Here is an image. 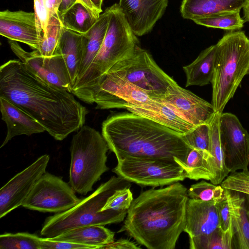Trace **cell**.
<instances>
[{"label":"cell","mask_w":249,"mask_h":249,"mask_svg":"<svg viewBox=\"0 0 249 249\" xmlns=\"http://www.w3.org/2000/svg\"><path fill=\"white\" fill-rule=\"evenodd\" d=\"M0 96L27 112L57 141L79 130L89 113L71 92L46 81L19 59L0 66Z\"/></svg>","instance_id":"obj_1"},{"label":"cell","mask_w":249,"mask_h":249,"mask_svg":"<svg viewBox=\"0 0 249 249\" xmlns=\"http://www.w3.org/2000/svg\"><path fill=\"white\" fill-rule=\"evenodd\" d=\"M187 191L179 181L143 192L133 200L118 232L126 231L148 249H175L185 226Z\"/></svg>","instance_id":"obj_2"},{"label":"cell","mask_w":249,"mask_h":249,"mask_svg":"<svg viewBox=\"0 0 249 249\" xmlns=\"http://www.w3.org/2000/svg\"><path fill=\"white\" fill-rule=\"evenodd\" d=\"M102 135L117 160L133 157L184 162L191 149L182 134L130 112L108 117Z\"/></svg>","instance_id":"obj_3"},{"label":"cell","mask_w":249,"mask_h":249,"mask_svg":"<svg viewBox=\"0 0 249 249\" xmlns=\"http://www.w3.org/2000/svg\"><path fill=\"white\" fill-rule=\"evenodd\" d=\"M111 14L101 47L90 66L74 84L71 93L88 104L94 103L93 95L103 76L115 64L129 56L139 46L126 19L116 3Z\"/></svg>","instance_id":"obj_4"},{"label":"cell","mask_w":249,"mask_h":249,"mask_svg":"<svg viewBox=\"0 0 249 249\" xmlns=\"http://www.w3.org/2000/svg\"><path fill=\"white\" fill-rule=\"evenodd\" d=\"M130 186V182L119 176H112L74 207L47 217L40 231L41 235L52 238L78 227L91 225L105 226L122 222L128 210H101L115 192Z\"/></svg>","instance_id":"obj_5"},{"label":"cell","mask_w":249,"mask_h":249,"mask_svg":"<svg viewBox=\"0 0 249 249\" xmlns=\"http://www.w3.org/2000/svg\"><path fill=\"white\" fill-rule=\"evenodd\" d=\"M216 45L212 104L221 114L249 70V38L243 31H230Z\"/></svg>","instance_id":"obj_6"},{"label":"cell","mask_w":249,"mask_h":249,"mask_svg":"<svg viewBox=\"0 0 249 249\" xmlns=\"http://www.w3.org/2000/svg\"><path fill=\"white\" fill-rule=\"evenodd\" d=\"M108 149L102 135L90 126L83 125L73 135L69 183L75 193L86 195L93 190V185L108 170Z\"/></svg>","instance_id":"obj_7"},{"label":"cell","mask_w":249,"mask_h":249,"mask_svg":"<svg viewBox=\"0 0 249 249\" xmlns=\"http://www.w3.org/2000/svg\"><path fill=\"white\" fill-rule=\"evenodd\" d=\"M108 71L120 75L154 100L162 97L168 87L176 82L158 65L147 51L139 46Z\"/></svg>","instance_id":"obj_8"},{"label":"cell","mask_w":249,"mask_h":249,"mask_svg":"<svg viewBox=\"0 0 249 249\" xmlns=\"http://www.w3.org/2000/svg\"><path fill=\"white\" fill-rule=\"evenodd\" d=\"M112 171L130 182L154 187L186 178L183 169L175 160L125 157L117 160Z\"/></svg>","instance_id":"obj_9"},{"label":"cell","mask_w":249,"mask_h":249,"mask_svg":"<svg viewBox=\"0 0 249 249\" xmlns=\"http://www.w3.org/2000/svg\"><path fill=\"white\" fill-rule=\"evenodd\" d=\"M75 193L70 184L61 178L46 172L37 181L21 206L44 213L64 212L81 201Z\"/></svg>","instance_id":"obj_10"},{"label":"cell","mask_w":249,"mask_h":249,"mask_svg":"<svg viewBox=\"0 0 249 249\" xmlns=\"http://www.w3.org/2000/svg\"><path fill=\"white\" fill-rule=\"evenodd\" d=\"M219 129L225 164L229 172L248 169L249 134L238 118L231 113H222Z\"/></svg>","instance_id":"obj_11"},{"label":"cell","mask_w":249,"mask_h":249,"mask_svg":"<svg viewBox=\"0 0 249 249\" xmlns=\"http://www.w3.org/2000/svg\"><path fill=\"white\" fill-rule=\"evenodd\" d=\"M96 108H124L152 100L143 91L120 75L107 71L101 79L93 95Z\"/></svg>","instance_id":"obj_12"},{"label":"cell","mask_w":249,"mask_h":249,"mask_svg":"<svg viewBox=\"0 0 249 249\" xmlns=\"http://www.w3.org/2000/svg\"><path fill=\"white\" fill-rule=\"evenodd\" d=\"M50 156L44 154L11 178L0 189V218L21 205L46 172Z\"/></svg>","instance_id":"obj_13"},{"label":"cell","mask_w":249,"mask_h":249,"mask_svg":"<svg viewBox=\"0 0 249 249\" xmlns=\"http://www.w3.org/2000/svg\"><path fill=\"white\" fill-rule=\"evenodd\" d=\"M10 48L18 59L46 81L71 92L72 85L62 55L55 51L51 56L41 55L37 50L27 52L17 41H8Z\"/></svg>","instance_id":"obj_14"},{"label":"cell","mask_w":249,"mask_h":249,"mask_svg":"<svg viewBox=\"0 0 249 249\" xmlns=\"http://www.w3.org/2000/svg\"><path fill=\"white\" fill-rule=\"evenodd\" d=\"M156 101L164 103L194 126L210 123L216 113L212 103L180 87L177 82Z\"/></svg>","instance_id":"obj_15"},{"label":"cell","mask_w":249,"mask_h":249,"mask_svg":"<svg viewBox=\"0 0 249 249\" xmlns=\"http://www.w3.org/2000/svg\"><path fill=\"white\" fill-rule=\"evenodd\" d=\"M169 0H119V7L134 34L149 33L162 17Z\"/></svg>","instance_id":"obj_16"},{"label":"cell","mask_w":249,"mask_h":249,"mask_svg":"<svg viewBox=\"0 0 249 249\" xmlns=\"http://www.w3.org/2000/svg\"><path fill=\"white\" fill-rule=\"evenodd\" d=\"M0 35L10 40L38 50L40 39L38 35L34 12L22 10L0 12Z\"/></svg>","instance_id":"obj_17"},{"label":"cell","mask_w":249,"mask_h":249,"mask_svg":"<svg viewBox=\"0 0 249 249\" xmlns=\"http://www.w3.org/2000/svg\"><path fill=\"white\" fill-rule=\"evenodd\" d=\"M219 227V219L215 203L188 198L183 231L189 238L209 234Z\"/></svg>","instance_id":"obj_18"},{"label":"cell","mask_w":249,"mask_h":249,"mask_svg":"<svg viewBox=\"0 0 249 249\" xmlns=\"http://www.w3.org/2000/svg\"><path fill=\"white\" fill-rule=\"evenodd\" d=\"M0 109L1 119L7 126L6 137L0 148L16 136H30L46 131L44 127L34 118L2 96H0Z\"/></svg>","instance_id":"obj_19"},{"label":"cell","mask_w":249,"mask_h":249,"mask_svg":"<svg viewBox=\"0 0 249 249\" xmlns=\"http://www.w3.org/2000/svg\"><path fill=\"white\" fill-rule=\"evenodd\" d=\"M125 109L180 134H184L195 127L164 103L154 100L139 105H128Z\"/></svg>","instance_id":"obj_20"},{"label":"cell","mask_w":249,"mask_h":249,"mask_svg":"<svg viewBox=\"0 0 249 249\" xmlns=\"http://www.w3.org/2000/svg\"><path fill=\"white\" fill-rule=\"evenodd\" d=\"M249 0H182L180 12L183 18L192 20L218 13L241 10Z\"/></svg>","instance_id":"obj_21"},{"label":"cell","mask_w":249,"mask_h":249,"mask_svg":"<svg viewBox=\"0 0 249 249\" xmlns=\"http://www.w3.org/2000/svg\"><path fill=\"white\" fill-rule=\"evenodd\" d=\"M110 14V6L100 15L91 28L82 35L83 57L76 81L86 72L98 53L106 34Z\"/></svg>","instance_id":"obj_22"},{"label":"cell","mask_w":249,"mask_h":249,"mask_svg":"<svg viewBox=\"0 0 249 249\" xmlns=\"http://www.w3.org/2000/svg\"><path fill=\"white\" fill-rule=\"evenodd\" d=\"M237 248L249 249V218L246 198L240 193L224 189Z\"/></svg>","instance_id":"obj_23"},{"label":"cell","mask_w":249,"mask_h":249,"mask_svg":"<svg viewBox=\"0 0 249 249\" xmlns=\"http://www.w3.org/2000/svg\"><path fill=\"white\" fill-rule=\"evenodd\" d=\"M216 54V45H211L202 51L192 63L183 67L186 78V87L211 83Z\"/></svg>","instance_id":"obj_24"},{"label":"cell","mask_w":249,"mask_h":249,"mask_svg":"<svg viewBox=\"0 0 249 249\" xmlns=\"http://www.w3.org/2000/svg\"><path fill=\"white\" fill-rule=\"evenodd\" d=\"M114 232L103 225H91L73 229L52 239L102 248L114 241Z\"/></svg>","instance_id":"obj_25"},{"label":"cell","mask_w":249,"mask_h":249,"mask_svg":"<svg viewBox=\"0 0 249 249\" xmlns=\"http://www.w3.org/2000/svg\"><path fill=\"white\" fill-rule=\"evenodd\" d=\"M55 51L64 59L73 87L77 78L83 57L82 35L63 27Z\"/></svg>","instance_id":"obj_26"},{"label":"cell","mask_w":249,"mask_h":249,"mask_svg":"<svg viewBox=\"0 0 249 249\" xmlns=\"http://www.w3.org/2000/svg\"><path fill=\"white\" fill-rule=\"evenodd\" d=\"M221 114L215 113L209 123L210 153L211 158L209 162L212 175L210 181L215 185L221 183L230 173L225 164L223 150L220 140L219 118Z\"/></svg>","instance_id":"obj_27"},{"label":"cell","mask_w":249,"mask_h":249,"mask_svg":"<svg viewBox=\"0 0 249 249\" xmlns=\"http://www.w3.org/2000/svg\"><path fill=\"white\" fill-rule=\"evenodd\" d=\"M211 158L208 152L191 148L184 162L176 159L174 160L183 169L186 178L211 181L212 175L209 162Z\"/></svg>","instance_id":"obj_28"},{"label":"cell","mask_w":249,"mask_h":249,"mask_svg":"<svg viewBox=\"0 0 249 249\" xmlns=\"http://www.w3.org/2000/svg\"><path fill=\"white\" fill-rule=\"evenodd\" d=\"M234 231L231 219L228 228L224 231L220 227L211 233L190 238L191 249H232Z\"/></svg>","instance_id":"obj_29"},{"label":"cell","mask_w":249,"mask_h":249,"mask_svg":"<svg viewBox=\"0 0 249 249\" xmlns=\"http://www.w3.org/2000/svg\"><path fill=\"white\" fill-rule=\"evenodd\" d=\"M60 18L63 27L81 35L89 30L97 19L79 2L76 3Z\"/></svg>","instance_id":"obj_30"},{"label":"cell","mask_w":249,"mask_h":249,"mask_svg":"<svg viewBox=\"0 0 249 249\" xmlns=\"http://www.w3.org/2000/svg\"><path fill=\"white\" fill-rule=\"evenodd\" d=\"M193 21L197 25L208 28L221 29L230 31L241 29L245 23L240 16V10L222 12L201 18Z\"/></svg>","instance_id":"obj_31"},{"label":"cell","mask_w":249,"mask_h":249,"mask_svg":"<svg viewBox=\"0 0 249 249\" xmlns=\"http://www.w3.org/2000/svg\"><path fill=\"white\" fill-rule=\"evenodd\" d=\"M61 0H34V13L38 35L41 39L46 31L49 19L59 16Z\"/></svg>","instance_id":"obj_32"},{"label":"cell","mask_w":249,"mask_h":249,"mask_svg":"<svg viewBox=\"0 0 249 249\" xmlns=\"http://www.w3.org/2000/svg\"><path fill=\"white\" fill-rule=\"evenodd\" d=\"M63 26L59 16H53L49 20L46 31L41 39L38 51L42 56H51L57 47Z\"/></svg>","instance_id":"obj_33"},{"label":"cell","mask_w":249,"mask_h":249,"mask_svg":"<svg viewBox=\"0 0 249 249\" xmlns=\"http://www.w3.org/2000/svg\"><path fill=\"white\" fill-rule=\"evenodd\" d=\"M0 249H41L40 237L28 232L4 233L0 235Z\"/></svg>","instance_id":"obj_34"},{"label":"cell","mask_w":249,"mask_h":249,"mask_svg":"<svg viewBox=\"0 0 249 249\" xmlns=\"http://www.w3.org/2000/svg\"><path fill=\"white\" fill-rule=\"evenodd\" d=\"M189 198L215 204L225 197L224 189L221 185L209 183L204 180L193 184L187 191Z\"/></svg>","instance_id":"obj_35"},{"label":"cell","mask_w":249,"mask_h":249,"mask_svg":"<svg viewBox=\"0 0 249 249\" xmlns=\"http://www.w3.org/2000/svg\"><path fill=\"white\" fill-rule=\"evenodd\" d=\"M182 135L185 141L191 148L201 150L210 153L209 123L196 126Z\"/></svg>","instance_id":"obj_36"},{"label":"cell","mask_w":249,"mask_h":249,"mask_svg":"<svg viewBox=\"0 0 249 249\" xmlns=\"http://www.w3.org/2000/svg\"><path fill=\"white\" fill-rule=\"evenodd\" d=\"M126 187L117 190L107 200L102 211L113 210L118 211L128 210L134 199L130 189Z\"/></svg>","instance_id":"obj_37"},{"label":"cell","mask_w":249,"mask_h":249,"mask_svg":"<svg viewBox=\"0 0 249 249\" xmlns=\"http://www.w3.org/2000/svg\"><path fill=\"white\" fill-rule=\"evenodd\" d=\"M221 186L225 189L249 195V171L248 169L232 172L224 179Z\"/></svg>","instance_id":"obj_38"},{"label":"cell","mask_w":249,"mask_h":249,"mask_svg":"<svg viewBox=\"0 0 249 249\" xmlns=\"http://www.w3.org/2000/svg\"><path fill=\"white\" fill-rule=\"evenodd\" d=\"M41 249H95L94 247L79 243L40 237Z\"/></svg>","instance_id":"obj_39"},{"label":"cell","mask_w":249,"mask_h":249,"mask_svg":"<svg viewBox=\"0 0 249 249\" xmlns=\"http://www.w3.org/2000/svg\"><path fill=\"white\" fill-rule=\"evenodd\" d=\"M216 206L219 219V227L226 231L231 221L229 203L226 195L223 199L216 203Z\"/></svg>","instance_id":"obj_40"},{"label":"cell","mask_w":249,"mask_h":249,"mask_svg":"<svg viewBox=\"0 0 249 249\" xmlns=\"http://www.w3.org/2000/svg\"><path fill=\"white\" fill-rule=\"evenodd\" d=\"M84 6L91 15L97 19L102 12V5L104 0H76Z\"/></svg>","instance_id":"obj_41"},{"label":"cell","mask_w":249,"mask_h":249,"mask_svg":"<svg viewBox=\"0 0 249 249\" xmlns=\"http://www.w3.org/2000/svg\"><path fill=\"white\" fill-rule=\"evenodd\" d=\"M141 248L134 242L127 239L121 238L103 246L102 249H139Z\"/></svg>","instance_id":"obj_42"},{"label":"cell","mask_w":249,"mask_h":249,"mask_svg":"<svg viewBox=\"0 0 249 249\" xmlns=\"http://www.w3.org/2000/svg\"><path fill=\"white\" fill-rule=\"evenodd\" d=\"M77 2L76 0H61L59 9L60 17Z\"/></svg>","instance_id":"obj_43"},{"label":"cell","mask_w":249,"mask_h":249,"mask_svg":"<svg viewBox=\"0 0 249 249\" xmlns=\"http://www.w3.org/2000/svg\"><path fill=\"white\" fill-rule=\"evenodd\" d=\"M243 17L245 22H249V1L243 7Z\"/></svg>","instance_id":"obj_44"},{"label":"cell","mask_w":249,"mask_h":249,"mask_svg":"<svg viewBox=\"0 0 249 249\" xmlns=\"http://www.w3.org/2000/svg\"><path fill=\"white\" fill-rule=\"evenodd\" d=\"M246 198V204H247V212L248 216L249 218V195H245Z\"/></svg>","instance_id":"obj_45"},{"label":"cell","mask_w":249,"mask_h":249,"mask_svg":"<svg viewBox=\"0 0 249 249\" xmlns=\"http://www.w3.org/2000/svg\"><path fill=\"white\" fill-rule=\"evenodd\" d=\"M247 74L249 75V71L248 72V74Z\"/></svg>","instance_id":"obj_46"},{"label":"cell","mask_w":249,"mask_h":249,"mask_svg":"<svg viewBox=\"0 0 249 249\" xmlns=\"http://www.w3.org/2000/svg\"></svg>","instance_id":"obj_47"}]
</instances>
